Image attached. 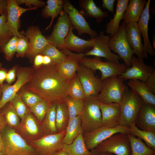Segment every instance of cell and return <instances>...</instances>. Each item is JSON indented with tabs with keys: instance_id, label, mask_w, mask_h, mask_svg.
<instances>
[{
	"instance_id": "6da1fadb",
	"label": "cell",
	"mask_w": 155,
	"mask_h": 155,
	"mask_svg": "<svg viewBox=\"0 0 155 155\" xmlns=\"http://www.w3.org/2000/svg\"><path fill=\"white\" fill-rule=\"evenodd\" d=\"M26 90L37 94L50 104L65 101L68 82L59 73L57 65H42L33 69L26 84Z\"/></svg>"
},
{
	"instance_id": "7a4b0ae2",
	"label": "cell",
	"mask_w": 155,
	"mask_h": 155,
	"mask_svg": "<svg viewBox=\"0 0 155 155\" xmlns=\"http://www.w3.org/2000/svg\"><path fill=\"white\" fill-rule=\"evenodd\" d=\"M4 148V155H37L34 149L16 131L7 125L0 131Z\"/></svg>"
},
{
	"instance_id": "3957f363",
	"label": "cell",
	"mask_w": 155,
	"mask_h": 155,
	"mask_svg": "<svg viewBox=\"0 0 155 155\" xmlns=\"http://www.w3.org/2000/svg\"><path fill=\"white\" fill-rule=\"evenodd\" d=\"M81 114L82 126L84 132H90L102 126L100 108V102L97 96L85 98Z\"/></svg>"
},
{
	"instance_id": "277c9868",
	"label": "cell",
	"mask_w": 155,
	"mask_h": 155,
	"mask_svg": "<svg viewBox=\"0 0 155 155\" xmlns=\"http://www.w3.org/2000/svg\"><path fill=\"white\" fill-rule=\"evenodd\" d=\"M144 102L137 95L127 90L125 92L119 103L121 115L119 125L129 127L135 123L138 114Z\"/></svg>"
},
{
	"instance_id": "5b68a950",
	"label": "cell",
	"mask_w": 155,
	"mask_h": 155,
	"mask_svg": "<svg viewBox=\"0 0 155 155\" xmlns=\"http://www.w3.org/2000/svg\"><path fill=\"white\" fill-rule=\"evenodd\" d=\"M128 134H114L101 142L91 150L93 155L101 152L113 153L116 155H131V148Z\"/></svg>"
},
{
	"instance_id": "8992f818",
	"label": "cell",
	"mask_w": 155,
	"mask_h": 155,
	"mask_svg": "<svg viewBox=\"0 0 155 155\" xmlns=\"http://www.w3.org/2000/svg\"><path fill=\"white\" fill-rule=\"evenodd\" d=\"M80 65L91 69L94 71L98 70L101 73L100 80L103 81L109 77L118 76L124 72L127 68L124 63L102 61L100 57L92 58L82 57L79 60Z\"/></svg>"
},
{
	"instance_id": "52a82bcc",
	"label": "cell",
	"mask_w": 155,
	"mask_h": 155,
	"mask_svg": "<svg viewBox=\"0 0 155 155\" xmlns=\"http://www.w3.org/2000/svg\"><path fill=\"white\" fill-rule=\"evenodd\" d=\"M123 81L118 76L111 77L102 81V89L97 96L100 103H119L127 90Z\"/></svg>"
},
{
	"instance_id": "ba28073f",
	"label": "cell",
	"mask_w": 155,
	"mask_h": 155,
	"mask_svg": "<svg viewBox=\"0 0 155 155\" xmlns=\"http://www.w3.org/2000/svg\"><path fill=\"white\" fill-rule=\"evenodd\" d=\"M126 24L123 21L116 34L111 36L108 44L111 51L117 53L129 68L131 66V59L134 54L127 40Z\"/></svg>"
},
{
	"instance_id": "9c48e42d",
	"label": "cell",
	"mask_w": 155,
	"mask_h": 155,
	"mask_svg": "<svg viewBox=\"0 0 155 155\" xmlns=\"http://www.w3.org/2000/svg\"><path fill=\"white\" fill-rule=\"evenodd\" d=\"M65 132V131L43 135L28 143L34 149L37 155H53L63 149L62 141Z\"/></svg>"
},
{
	"instance_id": "30bf717a",
	"label": "cell",
	"mask_w": 155,
	"mask_h": 155,
	"mask_svg": "<svg viewBox=\"0 0 155 155\" xmlns=\"http://www.w3.org/2000/svg\"><path fill=\"white\" fill-rule=\"evenodd\" d=\"M118 133H130L129 127L120 125L114 127L102 126L91 131L84 132L83 135L87 149L91 150L103 141Z\"/></svg>"
},
{
	"instance_id": "8fae6325",
	"label": "cell",
	"mask_w": 155,
	"mask_h": 155,
	"mask_svg": "<svg viewBox=\"0 0 155 155\" xmlns=\"http://www.w3.org/2000/svg\"><path fill=\"white\" fill-rule=\"evenodd\" d=\"M33 70L30 67L20 68L17 72V79L14 84L11 85L5 84L0 86L2 96L0 100V110L13 98L21 88L29 81Z\"/></svg>"
},
{
	"instance_id": "7c38bea8",
	"label": "cell",
	"mask_w": 155,
	"mask_h": 155,
	"mask_svg": "<svg viewBox=\"0 0 155 155\" xmlns=\"http://www.w3.org/2000/svg\"><path fill=\"white\" fill-rule=\"evenodd\" d=\"M80 65L76 74L83 88L85 98L97 96L102 89V81L95 76L94 71Z\"/></svg>"
},
{
	"instance_id": "4fadbf2b",
	"label": "cell",
	"mask_w": 155,
	"mask_h": 155,
	"mask_svg": "<svg viewBox=\"0 0 155 155\" xmlns=\"http://www.w3.org/2000/svg\"><path fill=\"white\" fill-rule=\"evenodd\" d=\"M111 36L105 35L102 31H100L97 36L94 38L92 49L85 53H82L83 57L93 56L105 58L108 61L119 63L121 58L113 53L110 50L108 42Z\"/></svg>"
},
{
	"instance_id": "5bb4252c",
	"label": "cell",
	"mask_w": 155,
	"mask_h": 155,
	"mask_svg": "<svg viewBox=\"0 0 155 155\" xmlns=\"http://www.w3.org/2000/svg\"><path fill=\"white\" fill-rule=\"evenodd\" d=\"M63 9L67 13L71 23L78 32V34H86L91 38H94L98 35L96 31L91 29L83 15L69 0H64Z\"/></svg>"
},
{
	"instance_id": "9a60e30c",
	"label": "cell",
	"mask_w": 155,
	"mask_h": 155,
	"mask_svg": "<svg viewBox=\"0 0 155 155\" xmlns=\"http://www.w3.org/2000/svg\"><path fill=\"white\" fill-rule=\"evenodd\" d=\"M71 24L67 13L63 10L51 34L46 37L49 43L60 51L65 49L64 40L69 32Z\"/></svg>"
},
{
	"instance_id": "2e32d148",
	"label": "cell",
	"mask_w": 155,
	"mask_h": 155,
	"mask_svg": "<svg viewBox=\"0 0 155 155\" xmlns=\"http://www.w3.org/2000/svg\"><path fill=\"white\" fill-rule=\"evenodd\" d=\"M131 66L118 76L124 81L138 80L144 82L155 69L153 66L146 64L143 59L133 56L131 59Z\"/></svg>"
},
{
	"instance_id": "e0dca14e",
	"label": "cell",
	"mask_w": 155,
	"mask_h": 155,
	"mask_svg": "<svg viewBox=\"0 0 155 155\" xmlns=\"http://www.w3.org/2000/svg\"><path fill=\"white\" fill-rule=\"evenodd\" d=\"M15 130L23 138L28 142L36 140L43 136L40 124L30 110L21 119Z\"/></svg>"
},
{
	"instance_id": "ac0fdd59",
	"label": "cell",
	"mask_w": 155,
	"mask_h": 155,
	"mask_svg": "<svg viewBox=\"0 0 155 155\" xmlns=\"http://www.w3.org/2000/svg\"><path fill=\"white\" fill-rule=\"evenodd\" d=\"M37 8L36 7L24 8L20 6L16 0H7L6 7L7 25L9 30L13 36H16L18 38L24 36L18 30L20 17L26 11L36 10Z\"/></svg>"
},
{
	"instance_id": "d6986e66",
	"label": "cell",
	"mask_w": 155,
	"mask_h": 155,
	"mask_svg": "<svg viewBox=\"0 0 155 155\" xmlns=\"http://www.w3.org/2000/svg\"><path fill=\"white\" fill-rule=\"evenodd\" d=\"M25 36L28 38L30 47L26 54L28 57L34 58L40 54L49 43L46 38L37 26L29 27L25 33Z\"/></svg>"
},
{
	"instance_id": "ffe728a7",
	"label": "cell",
	"mask_w": 155,
	"mask_h": 155,
	"mask_svg": "<svg viewBox=\"0 0 155 155\" xmlns=\"http://www.w3.org/2000/svg\"><path fill=\"white\" fill-rule=\"evenodd\" d=\"M61 51L67 56L63 63L57 65V69L61 76L68 82L76 75L80 65L79 60L83 56L82 53H74L67 49Z\"/></svg>"
},
{
	"instance_id": "44dd1931",
	"label": "cell",
	"mask_w": 155,
	"mask_h": 155,
	"mask_svg": "<svg viewBox=\"0 0 155 155\" xmlns=\"http://www.w3.org/2000/svg\"><path fill=\"white\" fill-rule=\"evenodd\" d=\"M126 28L127 40L133 54H135L139 58H147L148 55L144 51L142 35L137 22H131L126 24Z\"/></svg>"
},
{
	"instance_id": "7402d4cb",
	"label": "cell",
	"mask_w": 155,
	"mask_h": 155,
	"mask_svg": "<svg viewBox=\"0 0 155 155\" xmlns=\"http://www.w3.org/2000/svg\"><path fill=\"white\" fill-rule=\"evenodd\" d=\"M135 124L141 130L155 132V106L144 103Z\"/></svg>"
},
{
	"instance_id": "603a6c76",
	"label": "cell",
	"mask_w": 155,
	"mask_h": 155,
	"mask_svg": "<svg viewBox=\"0 0 155 155\" xmlns=\"http://www.w3.org/2000/svg\"><path fill=\"white\" fill-rule=\"evenodd\" d=\"M150 0L147 1L141 16L137 22L138 29L142 35L144 40V46L145 53L154 55L155 51L150 40L148 35V23L150 18Z\"/></svg>"
},
{
	"instance_id": "cb8c5ba5",
	"label": "cell",
	"mask_w": 155,
	"mask_h": 155,
	"mask_svg": "<svg viewBox=\"0 0 155 155\" xmlns=\"http://www.w3.org/2000/svg\"><path fill=\"white\" fill-rule=\"evenodd\" d=\"M100 108L101 113L102 126L114 127L119 125L121 110L119 103H101Z\"/></svg>"
},
{
	"instance_id": "d4e9b609",
	"label": "cell",
	"mask_w": 155,
	"mask_h": 155,
	"mask_svg": "<svg viewBox=\"0 0 155 155\" xmlns=\"http://www.w3.org/2000/svg\"><path fill=\"white\" fill-rule=\"evenodd\" d=\"M74 28L71 23L69 32L64 40L65 49L79 52L88 48H92L94 38L86 40L80 38L73 32Z\"/></svg>"
},
{
	"instance_id": "484cf974",
	"label": "cell",
	"mask_w": 155,
	"mask_h": 155,
	"mask_svg": "<svg viewBox=\"0 0 155 155\" xmlns=\"http://www.w3.org/2000/svg\"><path fill=\"white\" fill-rule=\"evenodd\" d=\"M129 0H117L116 10L113 18L110 19L106 24L105 32L111 36H113L117 32L121 20L126 9Z\"/></svg>"
},
{
	"instance_id": "4316f807",
	"label": "cell",
	"mask_w": 155,
	"mask_h": 155,
	"mask_svg": "<svg viewBox=\"0 0 155 155\" xmlns=\"http://www.w3.org/2000/svg\"><path fill=\"white\" fill-rule=\"evenodd\" d=\"M146 0H130L124 13L123 19L126 24L137 22L145 7Z\"/></svg>"
},
{
	"instance_id": "83f0119b",
	"label": "cell",
	"mask_w": 155,
	"mask_h": 155,
	"mask_svg": "<svg viewBox=\"0 0 155 155\" xmlns=\"http://www.w3.org/2000/svg\"><path fill=\"white\" fill-rule=\"evenodd\" d=\"M127 84L144 103L155 106V95L150 92L144 82L138 80H129Z\"/></svg>"
},
{
	"instance_id": "f1b7e54d",
	"label": "cell",
	"mask_w": 155,
	"mask_h": 155,
	"mask_svg": "<svg viewBox=\"0 0 155 155\" xmlns=\"http://www.w3.org/2000/svg\"><path fill=\"white\" fill-rule=\"evenodd\" d=\"M78 2L86 16L94 18L98 23H101L104 18L108 16L107 12L103 11L96 5L93 0H79Z\"/></svg>"
},
{
	"instance_id": "f546056e",
	"label": "cell",
	"mask_w": 155,
	"mask_h": 155,
	"mask_svg": "<svg viewBox=\"0 0 155 155\" xmlns=\"http://www.w3.org/2000/svg\"><path fill=\"white\" fill-rule=\"evenodd\" d=\"M56 103L50 105L45 116L41 124L43 136L57 133L56 125Z\"/></svg>"
},
{
	"instance_id": "4dcf8cb0",
	"label": "cell",
	"mask_w": 155,
	"mask_h": 155,
	"mask_svg": "<svg viewBox=\"0 0 155 155\" xmlns=\"http://www.w3.org/2000/svg\"><path fill=\"white\" fill-rule=\"evenodd\" d=\"M64 0H48L46 4L42 11V16L44 18H51L50 22L46 28V30L51 26L55 18L57 17L63 10Z\"/></svg>"
},
{
	"instance_id": "1f68e13d",
	"label": "cell",
	"mask_w": 155,
	"mask_h": 155,
	"mask_svg": "<svg viewBox=\"0 0 155 155\" xmlns=\"http://www.w3.org/2000/svg\"><path fill=\"white\" fill-rule=\"evenodd\" d=\"M84 131L82 126L81 115L78 116L69 121L63 139V144H69Z\"/></svg>"
},
{
	"instance_id": "d6a6232c",
	"label": "cell",
	"mask_w": 155,
	"mask_h": 155,
	"mask_svg": "<svg viewBox=\"0 0 155 155\" xmlns=\"http://www.w3.org/2000/svg\"><path fill=\"white\" fill-rule=\"evenodd\" d=\"M69 121V112L65 101L57 103L56 125L57 133L66 131Z\"/></svg>"
},
{
	"instance_id": "836d02e7",
	"label": "cell",
	"mask_w": 155,
	"mask_h": 155,
	"mask_svg": "<svg viewBox=\"0 0 155 155\" xmlns=\"http://www.w3.org/2000/svg\"><path fill=\"white\" fill-rule=\"evenodd\" d=\"M63 150L69 155H93L87 149L83 134L79 135L70 144H63Z\"/></svg>"
},
{
	"instance_id": "e575fe53",
	"label": "cell",
	"mask_w": 155,
	"mask_h": 155,
	"mask_svg": "<svg viewBox=\"0 0 155 155\" xmlns=\"http://www.w3.org/2000/svg\"><path fill=\"white\" fill-rule=\"evenodd\" d=\"M131 148V155H155V150L148 146L140 138L127 134Z\"/></svg>"
},
{
	"instance_id": "d590c367",
	"label": "cell",
	"mask_w": 155,
	"mask_h": 155,
	"mask_svg": "<svg viewBox=\"0 0 155 155\" xmlns=\"http://www.w3.org/2000/svg\"><path fill=\"white\" fill-rule=\"evenodd\" d=\"M130 134L141 139L149 147L155 150V132L144 131L139 129L135 123L129 127Z\"/></svg>"
},
{
	"instance_id": "8d00e7d4",
	"label": "cell",
	"mask_w": 155,
	"mask_h": 155,
	"mask_svg": "<svg viewBox=\"0 0 155 155\" xmlns=\"http://www.w3.org/2000/svg\"><path fill=\"white\" fill-rule=\"evenodd\" d=\"M0 110L7 125L16 129L19 124L20 119L11 104L9 102Z\"/></svg>"
},
{
	"instance_id": "74e56055",
	"label": "cell",
	"mask_w": 155,
	"mask_h": 155,
	"mask_svg": "<svg viewBox=\"0 0 155 155\" xmlns=\"http://www.w3.org/2000/svg\"><path fill=\"white\" fill-rule=\"evenodd\" d=\"M67 95L76 99L84 100L85 93L80 81L76 75L68 82Z\"/></svg>"
},
{
	"instance_id": "f35d334b",
	"label": "cell",
	"mask_w": 155,
	"mask_h": 155,
	"mask_svg": "<svg viewBox=\"0 0 155 155\" xmlns=\"http://www.w3.org/2000/svg\"><path fill=\"white\" fill-rule=\"evenodd\" d=\"M50 57L53 63L59 65L63 63L66 59L67 55L53 45L49 43L40 54Z\"/></svg>"
},
{
	"instance_id": "ab89813d",
	"label": "cell",
	"mask_w": 155,
	"mask_h": 155,
	"mask_svg": "<svg viewBox=\"0 0 155 155\" xmlns=\"http://www.w3.org/2000/svg\"><path fill=\"white\" fill-rule=\"evenodd\" d=\"M65 101L69 111V121L81 115L84 107L83 100L75 99L67 95Z\"/></svg>"
},
{
	"instance_id": "60d3db41",
	"label": "cell",
	"mask_w": 155,
	"mask_h": 155,
	"mask_svg": "<svg viewBox=\"0 0 155 155\" xmlns=\"http://www.w3.org/2000/svg\"><path fill=\"white\" fill-rule=\"evenodd\" d=\"M50 104L43 99L34 105L29 108L30 112L34 114L40 124L45 116Z\"/></svg>"
},
{
	"instance_id": "b9f144b4",
	"label": "cell",
	"mask_w": 155,
	"mask_h": 155,
	"mask_svg": "<svg viewBox=\"0 0 155 155\" xmlns=\"http://www.w3.org/2000/svg\"><path fill=\"white\" fill-rule=\"evenodd\" d=\"M7 21L6 12L0 15V48L3 46L13 36L8 29Z\"/></svg>"
},
{
	"instance_id": "7bdbcfd3",
	"label": "cell",
	"mask_w": 155,
	"mask_h": 155,
	"mask_svg": "<svg viewBox=\"0 0 155 155\" xmlns=\"http://www.w3.org/2000/svg\"><path fill=\"white\" fill-rule=\"evenodd\" d=\"M18 38L16 36H13L6 44L0 48V50L3 53L6 59L8 61H11L16 52Z\"/></svg>"
},
{
	"instance_id": "ee69618b",
	"label": "cell",
	"mask_w": 155,
	"mask_h": 155,
	"mask_svg": "<svg viewBox=\"0 0 155 155\" xmlns=\"http://www.w3.org/2000/svg\"><path fill=\"white\" fill-rule=\"evenodd\" d=\"M9 102L11 104L21 119L29 111L23 100L20 93H18Z\"/></svg>"
},
{
	"instance_id": "f6af8a7d",
	"label": "cell",
	"mask_w": 155,
	"mask_h": 155,
	"mask_svg": "<svg viewBox=\"0 0 155 155\" xmlns=\"http://www.w3.org/2000/svg\"><path fill=\"white\" fill-rule=\"evenodd\" d=\"M20 94L23 100L29 108L43 100L37 94L26 90L22 91Z\"/></svg>"
},
{
	"instance_id": "bcb514c9",
	"label": "cell",
	"mask_w": 155,
	"mask_h": 155,
	"mask_svg": "<svg viewBox=\"0 0 155 155\" xmlns=\"http://www.w3.org/2000/svg\"><path fill=\"white\" fill-rule=\"evenodd\" d=\"M30 46L28 39L25 36L18 38L16 51L17 57H24L29 49Z\"/></svg>"
},
{
	"instance_id": "7dc6e473",
	"label": "cell",
	"mask_w": 155,
	"mask_h": 155,
	"mask_svg": "<svg viewBox=\"0 0 155 155\" xmlns=\"http://www.w3.org/2000/svg\"><path fill=\"white\" fill-rule=\"evenodd\" d=\"M18 5L21 4H25L30 7L33 5V7L36 8L42 7L46 5L44 1L39 0H16Z\"/></svg>"
},
{
	"instance_id": "c3c4849f",
	"label": "cell",
	"mask_w": 155,
	"mask_h": 155,
	"mask_svg": "<svg viewBox=\"0 0 155 155\" xmlns=\"http://www.w3.org/2000/svg\"><path fill=\"white\" fill-rule=\"evenodd\" d=\"M150 92L155 94V70L148 77L144 82Z\"/></svg>"
},
{
	"instance_id": "681fc988",
	"label": "cell",
	"mask_w": 155,
	"mask_h": 155,
	"mask_svg": "<svg viewBox=\"0 0 155 155\" xmlns=\"http://www.w3.org/2000/svg\"><path fill=\"white\" fill-rule=\"evenodd\" d=\"M17 66H15L7 72L6 81L8 84H9L15 80Z\"/></svg>"
},
{
	"instance_id": "f907efd6",
	"label": "cell",
	"mask_w": 155,
	"mask_h": 155,
	"mask_svg": "<svg viewBox=\"0 0 155 155\" xmlns=\"http://www.w3.org/2000/svg\"><path fill=\"white\" fill-rule=\"evenodd\" d=\"M115 0H102V6L104 8L107 9L109 12L114 14V5Z\"/></svg>"
},
{
	"instance_id": "816d5d0a",
	"label": "cell",
	"mask_w": 155,
	"mask_h": 155,
	"mask_svg": "<svg viewBox=\"0 0 155 155\" xmlns=\"http://www.w3.org/2000/svg\"><path fill=\"white\" fill-rule=\"evenodd\" d=\"M43 55L38 54L34 57V69L38 68L43 65Z\"/></svg>"
},
{
	"instance_id": "f5cc1de1",
	"label": "cell",
	"mask_w": 155,
	"mask_h": 155,
	"mask_svg": "<svg viewBox=\"0 0 155 155\" xmlns=\"http://www.w3.org/2000/svg\"><path fill=\"white\" fill-rule=\"evenodd\" d=\"M7 71L4 68H0V85H2L3 84L4 81L5 80L7 74Z\"/></svg>"
},
{
	"instance_id": "db71d44e",
	"label": "cell",
	"mask_w": 155,
	"mask_h": 155,
	"mask_svg": "<svg viewBox=\"0 0 155 155\" xmlns=\"http://www.w3.org/2000/svg\"><path fill=\"white\" fill-rule=\"evenodd\" d=\"M7 0H0V15L6 12Z\"/></svg>"
},
{
	"instance_id": "11a10c76",
	"label": "cell",
	"mask_w": 155,
	"mask_h": 155,
	"mask_svg": "<svg viewBox=\"0 0 155 155\" xmlns=\"http://www.w3.org/2000/svg\"><path fill=\"white\" fill-rule=\"evenodd\" d=\"M7 125L6 121L2 114L0 113V131Z\"/></svg>"
},
{
	"instance_id": "9f6ffc18",
	"label": "cell",
	"mask_w": 155,
	"mask_h": 155,
	"mask_svg": "<svg viewBox=\"0 0 155 155\" xmlns=\"http://www.w3.org/2000/svg\"><path fill=\"white\" fill-rule=\"evenodd\" d=\"M52 63H53V61L50 57L46 55H43V65H48Z\"/></svg>"
},
{
	"instance_id": "6f0895ef",
	"label": "cell",
	"mask_w": 155,
	"mask_h": 155,
	"mask_svg": "<svg viewBox=\"0 0 155 155\" xmlns=\"http://www.w3.org/2000/svg\"><path fill=\"white\" fill-rule=\"evenodd\" d=\"M4 144L3 137L0 131V152H2L4 150Z\"/></svg>"
},
{
	"instance_id": "680465c9",
	"label": "cell",
	"mask_w": 155,
	"mask_h": 155,
	"mask_svg": "<svg viewBox=\"0 0 155 155\" xmlns=\"http://www.w3.org/2000/svg\"><path fill=\"white\" fill-rule=\"evenodd\" d=\"M53 155H69L68 154L63 150H62Z\"/></svg>"
},
{
	"instance_id": "91938a15",
	"label": "cell",
	"mask_w": 155,
	"mask_h": 155,
	"mask_svg": "<svg viewBox=\"0 0 155 155\" xmlns=\"http://www.w3.org/2000/svg\"><path fill=\"white\" fill-rule=\"evenodd\" d=\"M97 155H113L112 154L108 152H101L98 153Z\"/></svg>"
},
{
	"instance_id": "94428289",
	"label": "cell",
	"mask_w": 155,
	"mask_h": 155,
	"mask_svg": "<svg viewBox=\"0 0 155 155\" xmlns=\"http://www.w3.org/2000/svg\"><path fill=\"white\" fill-rule=\"evenodd\" d=\"M2 66V63L0 62V68H1ZM2 96V92L0 88V100L1 99V97Z\"/></svg>"
},
{
	"instance_id": "6125c7cd",
	"label": "cell",
	"mask_w": 155,
	"mask_h": 155,
	"mask_svg": "<svg viewBox=\"0 0 155 155\" xmlns=\"http://www.w3.org/2000/svg\"><path fill=\"white\" fill-rule=\"evenodd\" d=\"M0 155H4L2 152H0Z\"/></svg>"
}]
</instances>
